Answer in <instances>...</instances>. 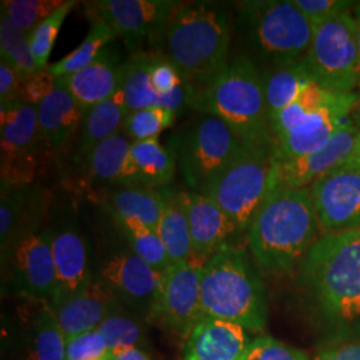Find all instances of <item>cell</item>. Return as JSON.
Wrapping results in <instances>:
<instances>
[{
  "mask_svg": "<svg viewBox=\"0 0 360 360\" xmlns=\"http://www.w3.org/2000/svg\"><path fill=\"white\" fill-rule=\"evenodd\" d=\"M124 60L120 59L115 46H107L89 67L59 77L72 94L83 111L102 103L120 87Z\"/></svg>",
  "mask_w": 360,
  "mask_h": 360,
  "instance_id": "cell-21",
  "label": "cell"
},
{
  "mask_svg": "<svg viewBox=\"0 0 360 360\" xmlns=\"http://www.w3.org/2000/svg\"><path fill=\"white\" fill-rule=\"evenodd\" d=\"M129 111L126 96L119 87L112 96L92 105L84 111L82 122V136L79 142V156L84 159L101 143L122 132Z\"/></svg>",
  "mask_w": 360,
  "mask_h": 360,
  "instance_id": "cell-25",
  "label": "cell"
},
{
  "mask_svg": "<svg viewBox=\"0 0 360 360\" xmlns=\"http://www.w3.org/2000/svg\"><path fill=\"white\" fill-rule=\"evenodd\" d=\"M183 360H242L251 343L245 327L202 319L184 339Z\"/></svg>",
  "mask_w": 360,
  "mask_h": 360,
  "instance_id": "cell-20",
  "label": "cell"
},
{
  "mask_svg": "<svg viewBox=\"0 0 360 360\" xmlns=\"http://www.w3.org/2000/svg\"><path fill=\"white\" fill-rule=\"evenodd\" d=\"M37 110L40 135L52 150H59L71 141L84 116L83 108L59 77L53 91Z\"/></svg>",
  "mask_w": 360,
  "mask_h": 360,
  "instance_id": "cell-23",
  "label": "cell"
},
{
  "mask_svg": "<svg viewBox=\"0 0 360 360\" xmlns=\"http://www.w3.org/2000/svg\"><path fill=\"white\" fill-rule=\"evenodd\" d=\"M181 205L188 219L193 255L198 263L207 262L227 245L238 229L231 218L208 195L179 191Z\"/></svg>",
  "mask_w": 360,
  "mask_h": 360,
  "instance_id": "cell-16",
  "label": "cell"
},
{
  "mask_svg": "<svg viewBox=\"0 0 360 360\" xmlns=\"http://www.w3.org/2000/svg\"><path fill=\"white\" fill-rule=\"evenodd\" d=\"M354 16L356 20V46H358V56H359V90H360V1L356 3L354 8Z\"/></svg>",
  "mask_w": 360,
  "mask_h": 360,
  "instance_id": "cell-50",
  "label": "cell"
},
{
  "mask_svg": "<svg viewBox=\"0 0 360 360\" xmlns=\"http://www.w3.org/2000/svg\"><path fill=\"white\" fill-rule=\"evenodd\" d=\"M231 16L217 1L179 3L151 43L154 51L178 68L190 91L191 107L230 63Z\"/></svg>",
  "mask_w": 360,
  "mask_h": 360,
  "instance_id": "cell-1",
  "label": "cell"
},
{
  "mask_svg": "<svg viewBox=\"0 0 360 360\" xmlns=\"http://www.w3.org/2000/svg\"><path fill=\"white\" fill-rule=\"evenodd\" d=\"M165 206L156 232L167 251L172 264L196 262L193 255V240L184 207L179 191L163 188Z\"/></svg>",
  "mask_w": 360,
  "mask_h": 360,
  "instance_id": "cell-28",
  "label": "cell"
},
{
  "mask_svg": "<svg viewBox=\"0 0 360 360\" xmlns=\"http://www.w3.org/2000/svg\"><path fill=\"white\" fill-rule=\"evenodd\" d=\"M278 167L272 144H245L207 195L231 218L238 231H247L260 207L279 187Z\"/></svg>",
  "mask_w": 360,
  "mask_h": 360,
  "instance_id": "cell-8",
  "label": "cell"
},
{
  "mask_svg": "<svg viewBox=\"0 0 360 360\" xmlns=\"http://www.w3.org/2000/svg\"><path fill=\"white\" fill-rule=\"evenodd\" d=\"M56 79L58 77L52 75L50 68L40 70L37 74L27 77L26 80L22 82L20 101L38 105L53 91L56 86Z\"/></svg>",
  "mask_w": 360,
  "mask_h": 360,
  "instance_id": "cell-44",
  "label": "cell"
},
{
  "mask_svg": "<svg viewBox=\"0 0 360 360\" xmlns=\"http://www.w3.org/2000/svg\"><path fill=\"white\" fill-rule=\"evenodd\" d=\"M316 83L318 80L306 59L272 68L269 75L263 77L270 123L282 110L294 103L304 91Z\"/></svg>",
  "mask_w": 360,
  "mask_h": 360,
  "instance_id": "cell-27",
  "label": "cell"
},
{
  "mask_svg": "<svg viewBox=\"0 0 360 360\" xmlns=\"http://www.w3.org/2000/svg\"><path fill=\"white\" fill-rule=\"evenodd\" d=\"M116 300L132 314L151 321L163 275L148 266L132 250L107 257L96 275Z\"/></svg>",
  "mask_w": 360,
  "mask_h": 360,
  "instance_id": "cell-15",
  "label": "cell"
},
{
  "mask_svg": "<svg viewBox=\"0 0 360 360\" xmlns=\"http://www.w3.org/2000/svg\"><path fill=\"white\" fill-rule=\"evenodd\" d=\"M37 105L23 101L0 103L1 180L30 184L39 165L40 146Z\"/></svg>",
  "mask_w": 360,
  "mask_h": 360,
  "instance_id": "cell-11",
  "label": "cell"
},
{
  "mask_svg": "<svg viewBox=\"0 0 360 360\" xmlns=\"http://www.w3.org/2000/svg\"><path fill=\"white\" fill-rule=\"evenodd\" d=\"M116 38L114 31L102 22H92L89 34L77 49L63 59L50 65V71L55 77L75 74L95 62L99 53Z\"/></svg>",
  "mask_w": 360,
  "mask_h": 360,
  "instance_id": "cell-32",
  "label": "cell"
},
{
  "mask_svg": "<svg viewBox=\"0 0 360 360\" xmlns=\"http://www.w3.org/2000/svg\"><path fill=\"white\" fill-rule=\"evenodd\" d=\"M176 159L158 138L131 143L129 186L167 188L174 180Z\"/></svg>",
  "mask_w": 360,
  "mask_h": 360,
  "instance_id": "cell-24",
  "label": "cell"
},
{
  "mask_svg": "<svg viewBox=\"0 0 360 360\" xmlns=\"http://www.w3.org/2000/svg\"><path fill=\"white\" fill-rule=\"evenodd\" d=\"M51 245L56 285L50 306L82 292L94 279L84 238L74 226L51 231Z\"/></svg>",
  "mask_w": 360,
  "mask_h": 360,
  "instance_id": "cell-18",
  "label": "cell"
},
{
  "mask_svg": "<svg viewBox=\"0 0 360 360\" xmlns=\"http://www.w3.org/2000/svg\"><path fill=\"white\" fill-rule=\"evenodd\" d=\"M267 316L266 290L245 248H221L202 271V319L235 323L259 333Z\"/></svg>",
  "mask_w": 360,
  "mask_h": 360,
  "instance_id": "cell-4",
  "label": "cell"
},
{
  "mask_svg": "<svg viewBox=\"0 0 360 360\" xmlns=\"http://www.w3.org/2000/svg\"><path fill=\"white\" fill-rule=\"evenodd\" d=\"M347 163L355 166V167L360 168V131L359 134H358L355 146H354V150L351 153V156L348 158Z\"/></svg>",
  "mask_w": 360,
  "mask_h": 360,
  "instance_id": "cell-49",
  "label": "cell"
},
{
  "mask_svg": "<svg viewBox=\"0 0 360 360\" xmlns=\"http://www.w3.org/2000/svg\"><path fill=\"white\" fill-rule=\"evenodd\" d=\"M359 129L349 120L336 131L322 150L291 160L279 162V187L309 188L334 168L347 162L354 150Z\"/></svg>",
  "mask_w": 360,
  "mask_h": 360,
  "instance_id": "cell-17",
  "label": "cell"
},
{
  "mask_svg": "<svg viewBox=\"0 0 360 360\" xmlns=\"http://www.w3.org/2000/svg\"><path fill=\"white\" fill-rule=\"evenodd\" d=\"M151 62L153 51L135 52L124 60L120 87L124 92L129 112L150 107H162L178 115L186 107H191V96L186 84L166 96L155 92L150 82Z\"/></svg>",
  "mask_w": 360,
  "mask_h": 360,
  "instance_id": "cell-22",
  "label": "cell"
},
{
  "mask_svg": "<svg viewBox=\"0 0 360 360\" xmlns=\"http://www.w3.org/2000/svg\"><path fill=\"white\" fill-rule=\"evenodd\" d=\"M176 114L167 108L150 107L134 112L126 117L123 132L131 142H142L158 138L162 131L171 127Z\"/></svg>",
  "mask_w": 360,
  "mask_h": 360,
  "instance_id": "cell-38",
  "label": "cell"
},
{
  "mask_svg": "<svg viewBox=\"0 0 360 360\" xmlns=\"http://www.w3.org/2000/svg\"><path fill=\"white\" fill-rule=\"evenodd\" d=\"M193 108L219 117L245 144H272L263 77L247 56L231 60L198 96Z\"/></svg>",
  "mask_w": 360,
  "mask_h": 360,
  "instance_id": "cell-5",
  "label": "cell"
},
{
  "mask_svg": "<svg viewBox=\"0 0 360 360\" xmlns=\"http://www.w3.org/2000/svg\"><path fill=\"white\" fill-rule=\"evenodd\" d=\"M150 82L155 92L160 96H166L184 84L178 68L155 51H153V62L150 67Z\"/></svg>",
  "mask_w": 360,
  "mask_h": 360,
  "instance_id": "cell-41",
  "label": "cell"
},
{
  "mask_svg": "<svg viewBox=\"0 0 360 360\" xmlns=\"http://www.w3.org/2000/svg\"><path fill=\"white\" fill-rule=\"evenodd\" d=\"M321 231L309 188L281 186L252 219L248 248L259 269L284 274L302 266Z\"/></svg>",
  "mask_w": 360,
  "mask_h": 360,
  "instance_id": "cell-2",
  "label": "cell"
},
{
  "mask_svg": "<svg viewBox=\"0 0 360 360\" xmlns=\"http://www.w3.org/2000/svg\"><path fill=\"white\" fill-rule=\"evenodd\" d=\"M296 7L312 23L318 26L323 22L333 19L338 15L349 13L354 1L348 0H292Z\"/></svg>",
  "mask_w": 360,
  "mask_h": 360,
  "instance_id": "cell-42",
  "label": "cell"
},
{
  "mask_svg": "<svg viewBox=\"0 0 360 360\" xmlns=\"http://www.w3.org/2000/svg\"><path fill=\"white\" fill-rule=\"evenodd\" d=\"M63 3V0H6L1 1L0 11L10 19L13 26L30 34L62 7Z\"/></svg>",
  "mask_w": 360,
  "mask_h": 360,
  "instance_id": "cell-39",
  "label": "cell"
},
{
  "mask_svg": "<svg viewBox=\"0 0 360 360\" xmlns=\"http://www.w3.org/2000/svg\"><path fill=\"white\" fill-rule=\"evenodd\" d=\"M242 360H309V355L299 348L288 346L283 342L262 335L251 340Z\"/></svg>",
  "mask_w": 360,
  "mask_h": 360,
  "instance_id": "cell-40",
  "label": "cell"
},
{
  "mask_svg": "<svg viewBox=\"0 0 360 360\" xmlns=\"http://www.w3.org/2000/svg\"><path fill=\"white\" fill-rule=\"evenodd\" d=\"M131 141L124 132L98 144L83 160L91 180L110 186H129Z\"/></svg>",
  "mask_w": 360,
  "mask_h": 360,
  "instance_id": "cell-29",
  "label": "cell"
},
{
  "mask_svg": "<svg viewBox=\"0 0 360 360\" xmlns=\"http://www.w3.org/2000/svg\"><path fill=\"white\" fill-rule=\"evenodd\" d=\"M309 188L323 235L360 229V168L345 162Z\"/></svg>",
  "mask_w": 360,
  "mask_h": 360,
  "instance_id": "cell-13",
  "label": "cell"
},
{
  "mask_svg": "<svg viewBox=\"0 0 360 360\" xmlns=\"http://www.w3.org/2000/svg\"><path fill=\"white\" fill-rule=\"evenodd\" d=\"M348 120L360 131V96H358V99L351 107V111L348 114Z\"/></svg>",
  "mask_w": 360,
  "mask_h": 360,
  "instance_id": "cell-48",
  "label": "cell"
},
{
  "mask_svg": "<svg viewBox=\"0 0 360 360\" xmlns=\"http://www.w3.org/2000/svg\"><path fill=\"white\" fill-rule=\"evenodd\" d=\"M22 79L6 60L0 59V103L20 101Z\"/></svg>",
  "mask_w": 360,
  "mask_h": 360,
  "instance_id": "cell-45",
  "label": "cell"
},
{
  "mask_svg": "<svg viewBox=\"0 0 360 360\" xmlns=\"http://www.w3.org/2000/svg\"><path fill=\"white\" fill-rule=\"evenodd\" d=\"M236 28L248 50L274 68L304 59L314 37L312 23L292 0L240 3Z\"/></svg>",
  "mask_w": 360,
  "mask_h": 360,
  "instance_id": "cell-6",
  "label": "cell"
},
{
  "mask_svg": "<svg viewBox=\"0 0 360 360\" xmlns=\"http://www.w3.org/2000/svg\"><path fill=\"white\" fill-rule=\"evenodd\" d=\"M338 95L340 94L326 90L319 83L311 86L309 90L304 91L294 103L285 107L271 120L272 139L283 136L285 134L291 132L292 129H295L312 112L322 108L323 105L333 102Z\"/></svg>",
  "mask_w": 360,
  "mask_h": 360,
  "instance_id": "cell-33",
  "label": "cell"
},
{
  "mask_svg": "<svg viewBox=\"0 0 360 360\" xmlns=\"http://www.w3.org/2000/svg\"><path fill=\"white\" fill-rule=\"evenodd\" d=\"M0 53L22 82L40 71L31 52L28 34L13 26L4 13L0 15Z\"/></svg>",
  "mask_w": 360,
  "mask_h": 360,
  "instance_id": "cell-34",
  "label": "cell"
},
{
  "mask_svg": "<svg viewBox=\"0 0 360 360\" xmlns=\"http://www.w3.org/2000/svg\"><path fill=\"white\" fill-rule=\"evenodd\" d=\"M98 360H107L105 358H103V359H98Z\"/></svg>",
  "mask_w": 360,
  "mask_h": 360,
  "instance_id": "cell-51",
  "label": "cell"
},
{
  "mask_svg": "<svg viewBox=\"0 0 360 360\" xmlns=\"http://www.w3.org/2000/svg\"><path fill=\"white\" fill-rule=\"evenodd\" d=\"M312 360H360V340L323 351Z\"/></svg>",
  "mask_w": 360,
  "mask_h": 360,
  "instance_id": "cell-46",
  "label": "cell"
},
{
  "mask_svg": "<svg viewBox=\"0 0 360 360\" xmlns=\"http://www.w3.org/2000/svg\"><path fill=\"white\" fill-rule=\"evenodd\" d=\"M306 63L326 90L349 95L359 89L356 20L345 13L314 27Z\"/></svg>",
  "mask_w": 360,
  "mask_h": 360,
  "instance_id": "cell-9",
  "label": "cell"
},
{
  "mask_svg": "<svg viewBox=\"0 0 360 360\" xmlns=\"http://www.w3.org/2000/svg\"><path fill=\"white\" fill-rule=\"evenodd\" d=\"M0 190V250L3 254L19 232L37 223L28 215V210L34 208L32 202L38 198L30 184H13L1 180Z\"/></svg>",
  "mask_w": 360,
  "mask_h": 360,
  "instance_id": "cell-30",
  "label": "cell"
},
{
  "mask_svg": "<svg viewBox=\"0 0 360 360\" xmlns=\"http://www.w3.org/2000/svg\"><path fill=\"white\" fill-rule=\"evenodd\" d=\"M165 206L162 190L142 186L117 187L107 198V208L116 221H136L153 230L158 229Z\"/></svg>",
  "mask_w": 360,
  "mask_h": 360,
  "instance_id": "cell-26",
  "label": "cell"
},
{
  "mask_svg": "<svg viewBox=\"0 0 360 360\" xmlns=\"http://www.w3.org/2000/svg\"><path fill=\"white\" fill-rule=\"evenodd\" d=\"M175 0H98L87 3L92 22L110 27L129 50L143 41H154L171 13L179 6Z\"/></svg>",
  "mask_w": 360,
  "mask_h": 360,
  "instance_id": "cell-12",
  "label": "cell"
},
{
  "mask_svg": "<svg viewBox=\"0 0 360 360\" xmlns=\"http://www.w3.org/2000/svg\"><path fill=\"white\" fill-rule=\"evenodd\" d=\"M300 274L327 322L346 331L360 330V229L322 235Z\"/></svg>",
  "mask_w": 360,
  "mask_h": 360,
  "instance_id": "cell-3",
  "label": "cell"
},
{
  "mask_svg": "<svg viewBox=\"0 0 360 360\" xmlns=\"http://www.w3.org/2000/svg\"><path fill=\"white\" fill-rule=\"evenodd\" d=\"M107 360H150L148 355L139 347L126 348L119 351H108Z\"/></svg>",
  "mask_w": 360,
  "mask_h": 360,
  "instance_id": "cell-47",
  "label": "cell"
},
{
  "mask_svg": "<svg viewBox=\"0 0 360 360\" xmlns=\"http://www.w3.org/2000/svg\"><path fill=\"white\" fill-rule=\"evenodd\" d=\"M67 342L49 303L38 309L28 335L26 360H65Z\"/></svg>",
  "mask_w": 360,
  "mask_h": 360,
  "instance_id": "cell-31",
  "label": "cell"
},
{
  "mask_svg": "<svg viewBox=\"0 0 360 360\" xmlns=\"http://www.w3.org/2000/svg\"><path fill=\"white\" fill-rule=\"evenodd\" d=\"M1 263L8 291L40 303L51 302L56 274L50 230L40 229L39 223L26 227L1 254Z\"/></svg>",
  "mask_w": 360,
  "mask_h": 360,
  "instance_id": "cell-10",
  "label": "cell"
},
{
  "mask_svg": "<svg viewBox=\"0 0 360 360\" xmlns=\"http://www.w3.org/2000/svg\"><path fill=\"white\" fill-rule=\"evenodd\" d=\"M108 354V347L102 335L96 330L79 335L67 343L65 360L103 359Z\"/></svg>",
  "mask_w": 360,
  "mask_h": 360,
  "instance_id": "cell-43",
  "label": "cell"
},
{
  "mask_svg": "<svg viewBox=\"0 0 360 360\" xmlns=\"http://www.w3.org/2000/svg\"><path fill=\"white\" fill-rule=\"evenodd\" d=\"M119 226L127 236L131 250L155 271L165 275L172 263L156 230L136 221H119Z\"/></svg>",
  "mask_w": 360,
  "mask_h": 360,
  "instance_id": "cell-36",
  "label": "cell"
},
{
  "mask_svg": "<svg viewBox=\"0 0 360 360\" xmlns=\"http://www.w3.org/2000/svg\"><path fill=\"white\" fill-rule=\"evenodd\" d=\"M245 146L224 122L203 114L175 134L168 148L190 191L207 195Z\"/></svg>",
  "mask_w": 360,
  "mask_h": 360,
  "instance_id": "cell-7",
  "label": "cell"
},
{
  "mask_svg": "<svg viewBox=\"0 0 360 360\" xmlns=\"http://www.w3.org/2000/svg\"><path fill=\"white\" fill-rule=\"evenodd\" d=\"M77 1L67 0L62 7L52 13L46 20H43L37 28L28 34L30 47L32 56L37 62L39 70L49 68V59L51 56L53 44L60 32V28L65 23V18L74 10Z\"/></svg>",
  "mask_w": 360,
  "mask_h": 360,
  "instance_id": "cell-37",
  "label": "cell"
},
{
  "mask_svg": "<svg viewBox=\"0 0 360 360\" xmlns=\"http://www.w3.org/2000/svg\"><path fill=\"white\" fill-rule=\"evenodd\" d=\"M202 271L198 262L172 264L163 275L151 321L186 339L202 321Z\"/></svg>",
  "mask_w": 360,
  "mask_h": 360,
  "instance_id": "cell-14",
  "label": "cell"
},
{
  "mask_svg": "<svg viewBox=\"0 0 360 360\" xmlns=\"http://www.w3.org/2000/svg\"><path fill=\"white\" fill-rule=\"evenodd\" d=\"M119 304L110 288L95 275L91 283L77 295L50 306L70 343L77 336L95 331L107 315Z\"/></svg>",
  "mask_w": 360,
  "mask_h": 360,
  "instance_id": "cell-19",
  "label": "cell"
},
{
  "mask_svg": "<svg viewBox=\"0 0 360 360\" xmlns=\"http://www.w3.org/2000/svg\"><path fill=\"white\" fill-rule=\"evenodd\" d=\"M96 331L102 335L108 351L141 348L144 338L142 324L136 315L124 309L120 303L107 315Z\"/></svg>",
  "mask_w": 360,
  "mask_h": 360,
  "instance_id": "cell-35",
  "label": "cell"
}]
</instances>
